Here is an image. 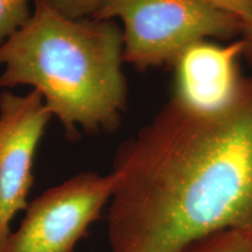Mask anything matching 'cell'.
<instances>
[{
	"instance_id": "cell-4",
	"label": "cell",
	"mask_w": 252,
	"mask_h": 252,
	"mask_svg": "<svg viewBox=\"0 0 252 252\" xmlns=\"http://www.w3.org/2000/svg\"><path fill=\"white\" fill-rule=\"evenodd\" d=\"M112 172H82L53 186L28 203L19 228L0 252H75L76 245L109 204Z\"/></svg>"
},
{
	"instance_id": "cell-8",
	"label": "cell",
	"mask_w": 252,
	"mask_h": 252,
	"mask_svg": "<svg viewBox=\"0 0 252 252\" xmlns=\"http://www.w3.org/2000/svg\"><path fill=\"white\" fill-rule=\"evenodd\" d=\"M32 0H0V46L30 20Z\"/></svg>"
},
{
	"instance_id": "cell-3",
	"label": "cell",
	"mask_w": 252,
	"mask_h": 252,
	"mask_svg": "<svg viewBox=\"0 0 252 252\" xmlns=\"http://www.w3.org/2000/svg\"><path fill=\"white\" fill-rule=\"evenodd\" d=\"M94 18L124 25V61L145 70L174 64L188 47L207 37L245 32L237 18L202 0H106Z\"/></svg>"
},
{
	"instance_id": "cell-5",
	"label": "cell",
	"mask_w": 252,
	"mask_h": 252,
	"mask_svg": "<svg viewBox=\"0 0 252 252\" xmlns=\"http://www.w3.org/2000/svg\"><path fill=\"white\" fill-rule=\"evenodd\" d=\"M52 117L39 91H0V248L28 206L34 158Z\"/></svg>"
},
{
	"instance_id": "cell-7",
	"label": "cell",
	"mask_w": 252,
	"mask_h": 252,
	"mask_svg": "<svg viewBox=\"0 0 252 252\" xmlns=\"http://www.w3.org/2000/svg\"><path fill=\"white\" fill-rule=\"evenodd\" d=\"M176 252H252V230H219L189 242Z\"/></svg>"
},
{
	"instance_id": "cell-11",
	"label": "cell",
	"mask_w": 252,
	"mask_h": 252,
	"mask_svg": "<svg viewBox=\"0 0 252 252\" xmlns=\"http://www.w3.org/2000/svg\"><path fill=\"white\" fill-rule=\"evenodd\" d=\"M244 41H245V50L244 54L252 64V25L248 28V31L244 33Z\"/></svg>"
},
{
	"instance_id": "cell-9",
	"label": "cell",
	"mask_w": 252,
	"mask_h": 252,
	"mask_svg": "<svg viewBox=\"0 0 252 252\" xmlns=\"http://www.w3.org/2000/svg\"><path fill=\"white\" fill-rule=\"evenodd\" d=\"M60 13L71 19L94 18L106 0H47Z\"/></svg>"
},
{
	"instance_id": "cell-6",
	"label": "cell",
	"mask_w": 252,
	"mask_h": 252,
	"mask_svg": "<svg viewBox=\"0 0 252 252\" xmlns=\"http://www.w3.org/2000/svg\"><path fill=\"white\" fill-rule=\"evenodd\" d=\"M244 50V39L228 46L200 41L188 47L174 63V98L197 111L224 108L234 100L243 80L237 60Z\"/></svg>"
},
{
	"instance_id": "cell-2",
	"label": "cell",
	"mask_w": 252,
	"mask_h": 252,
	"mask_svg": "<svg viewBox=\"0 0 252 252\" xmlns=\"http://www.w3.org/2000/svg\"><path fill=\"white\" fill-rule=\"evenodd\" d=\"M123 31L113 20L71 19L34 0L30 20L0 46V91H39L65 137L115 130L126 106Z\"/></svg>"
},
{
	"instance_id": "cell-10",
	"label": "cell",
	"mask_w": 252,
	"mask_h": 252,
	"mask_svg": "<svg viewBox=\"0 0 252 252\" xmlns=\"http://www.w3.org/2000/svg\"><path fill=\"white\" fill-rule=\"evenodd\" d=\"M202 1L237 18L244 25L245 32L252 25V0H202Z\"/></svg>"
},
{
	"instance_id": "cell-1",
	"label": "cell",
	"mask_w": 252,
	"mask_h": 252,
	"mask_svg": "<svg viewBox=\"0 0 252 252\" xmlns=\"http://www.w3.org/2000/svg\"><path fill=\"white\" fill-rule=\"evenodd\" d=\"M111 172V252H176L219 230H252V77L215 111L173 97L119 146Z\"/></svg>"
}]
</instances>
